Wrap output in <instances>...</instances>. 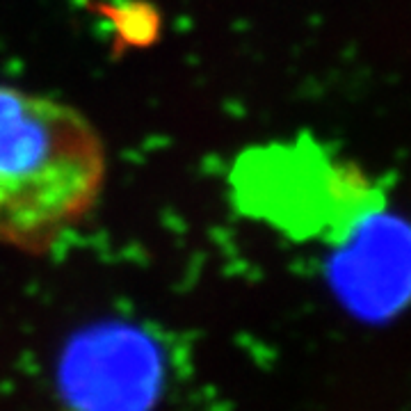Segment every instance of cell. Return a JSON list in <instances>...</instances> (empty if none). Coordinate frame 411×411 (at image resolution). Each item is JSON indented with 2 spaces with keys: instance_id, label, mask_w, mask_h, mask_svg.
I'll list each match as a JSON object with an SVG mask.
<instances>
[{
  "instance_id": "1",
  "label": "cell",
  "mask_w": 411,
  "mask_h": 411,
  "mask_svg": "<svg viewBox=\"0 0 411 411\" xmlns=\"http://www.w3.org/2000/svg\"><path fill=\"white\" fill-rule=\"evenodd\" d=\"M108 153L67 103L0 85V245L44 254L94 208Z\"/></svg>"
},
{
  "instance_id": "2",
  "label": "cell",
  "mask_w": 411,
  "mask_h": 411,
  "mask_svg": "<svg viewBox=\"0 0 411 411\" xmlns=\"http://www.w3.org/2000/svg\"><path fill=\"white\" fill-rule=\"evenodd\" d=\"M162 348L146 329L103 323L76 336L60 366L71 411H146L162 389Z\"/></svg>"
},
{
  "instance_id": "3",
  "label": "cell",
  "mask_w": 411,
  "mask_h": 411,
  "mask_svg": "<svg viewBox=\"0 0 411 411\" xmlns=\"http://www.w3.org/2000/svg\"><path fill=\"white\" fill-rule=\"evenodd\" d=\"M336 295L357 318L389 320L411 300V238L377 228L334 263Z\"/></svg>"
},
{
  "instance_id": "4",
  "label": "cell",
  "mask_w": 411,
  "mask_h": 411,
  "mask_svg": "<svg viewBox=\"0 0 411 411\" xmlns=\"http://www.w3.org/2000/svg\"><path fill=\"white\" fill-rule=\"evenodd\" d=\"M105 14L117 21V35L130 46H146L160 30L158 12L144 3H130L126 7H110Z\"/></svg>"
}]
</instances>
